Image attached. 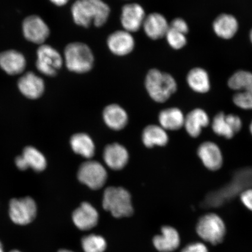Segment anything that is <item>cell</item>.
<instances>
[{"label":"cell","instance_id":"5","mask_svg":"<svg viewBox=\"0 0 252 252\" xmlns=\"http://www.w3.org/2000/svg\"><path fill=\"white\" fill-rule=\"evenodd\" d=\"M196 232L204 242L213 245H217L225 238L226 228L224 220L218 214L208 213L198 220Z\"/></svg>","mask_w":252,"mask_h":252},{"label":"cell","instance_id":"13","mask_svg":"<svg viewBox=\"0 0 252 252\" xmlns=\"http://www.w3.org/2000/svg\"><path fill=\"white\" fill-rule=\"evenodd\" d=\"M106 45L113 55L124 57L133 52L135 40L133 33L122 29L110 33L107 37Z\"/></svg>","mask_w":252,"mask_h":252},{"label":"cell","instance_id":"37","mask_svg":"<svg viewBox=\"0 0 252 252\" xmlns=\"http://www.w3.org/2000/svg\"><path fill=\"white\" fill-rule=\"evenodd\" d=\"M250 40H251V42L252 43V29H251V30L250 31Z\"/></svg>","mask_w":252,"mask_h":252},{"label":"cell","instance_id":"17","mask_svg":"<svg viewBox=\"0 0 252 252\" xmlns=\"http://www.w3.org/2000/svg\"><path fill=\"white\" fill-rule=\"evenodd\" d=\"M72 217L74 224L78 229L87 231L97 225L99 214L92 205L84 202L75 210Z\"/></svg>","mask_w":252,"mask_h":252},{"label":"cell","instance_id":"8","mask_svg":"<svg viewBox=\"0 0 252 252\" xmlns=\"http://www.w3.org/2000/svg\"><path fill=\"white\" fill-rule=\"evenodd\" d=\"M108 178L104 166L100 162L89 160L81 164L78 172V179L82 184L93 190L103 187Z\"/></svg>","mask_w":252,"mask_h":252},{"label":"cell","instance_id":"35","mask_svg":"<svg viewBox=\"0 0 252 252\" xmlns=\"http://www.w3.org/2000/svg\"><path fill=\"white\" fill-rule=\"evenodd\" d=\"M50 1H51L53 4L62 7V6L67 4L69 0H50Z\"/></svg>","mask_w":252,"mask_h":252},{"label":"cell","instance_id":"23","mask_svg":"<svg viewBox=\"0 0 252 252\" xmlns=\"http://www.w3.org/2000/svg\"><path fill=\"white\" fill-rule=\"evenodd\" d=\"M104 121L112 130H121L128 122V115L126 110L117 104L107 106L103 112Z\"/></svg>","mask_w":252,"mask_h":252},{"label":"cell","instance_id":"38","mask_svg":"<svg viewBox=\"0 0 252 252\" xmlns=\"http://www.w3.org/2000/svg\"><path fill=\"white\" fill-rule=\"evenodd\" d=\"M0 252H4V251H3L2 245L1 242H0Z\"/></svg>","mask_w":252,"mask_h":252},{"label":"cell","instance_id":"9","mask_svg":"<svg viewBox=\"0 0 252 252\" xmlns=\"http://www.w3.org/2000/svg\"><path fill=\"white\" fill-rule=\"evenodd\" d=\"M9 217L16 224H29L36 218L37 206L30 197L14 198L9 203Z\"/></svg>","mask_w":252,"mask_h":252},{"label":"cell","instance_id":"32","mask_svg":"<svg viewBox=\"0 0 252 252\" xmlns=\"http://www.w3.org/2000/svg\"><path fill=\"white\" fill-rule=\"evenodd\" d=\"M239 199L246 209L252 213V187L242 190L239 194Z\"/></svg>","mask_w":252,"mask_h":252},{"label":"cell","instance_id":"18","mask_svg":"<svg viewBox=\"0 0 252 252\" xmlns=\"http://www.w3.org/2000/svg\"><path fill=\"white\" fill-rule=\"evenodd\" d=\"M18 86L25 96L32 99L39 98L45 90L43 79L32 72H27L20 78Z\"/></svg>","mask_w":252,"mask_h":252},{"label":"cell","instance_id":"31","mask_svg":"<svg viewBox=\"0 0 252 252\" xmlns=\"http://www.w3.org/2000/svg\"><path fill=\"white\" fill-rule=\"evenodd\" d=\"M169 27L187 35L189 31L187 22L182 18H176L169 23Z\"/></svg>","mask_w":252,"mask_h":252},{"label":"cell","instance_id":"36","mask_svg":"<svg viewBox=\"0 0 252 252\" xmlns=\"http://www.w3.org/2000/svg\"><path fill=\"white\" fill-rule=\"evenodd\" d=\"M249 131L252 137V120L250 122V126H249Z\"/></svg>","mask_w":252,"mask_h":252},{"label":"cell","instance_id":"27","mask_svg":"<svg viewBox=\"0 0 252 252\" xmlns=\"http://www.w3.org/2000/svg\"><path fill=\"white\" fill-rule=\"evenodd\" d=\"M70 144L74 152L86 158H91L94 154L95 147L92 138L87 134L78 133L72 135Z\"/></svg>","mask_w":252,"mask_h":252},{"label":"cell","instance_id":"7","mask_svg":"<svg viewBox=\"0 0 252 252\" xmlns=\"http://www.w3.org/2000/svg\"><path fill=\"white\" fill-rule=\"evenodd\" d=\"M210 127L217 136L231 140L240 133L244 122L238 115L219 112L211 120Z\"/></svg>","mask_w":252,"mask_h":252},{"label":"cell","instance_id":"14","mask_svg":"<svg viewBox=\"0 0 252 252\" xmlns=\"http://www.w3.org/2000/svg\"><path fill=\"white\" fill-rule=\"evenodd\" d=\"M23 29L25 38L36 44H42L50 34L48 26L37 15H31L25 18Z\"/></svg>","mask_w":252,"mask_h":252},{"label":"cell","instance_id":"10","mask_svg":"<svg viewBox=\"0 0 252 252\" xmlns=\"http://www.w3.org/2000/svg\"><path fill=\"white\" fill-rule=\"evenodd\" d=\"M37 56V70L47 76H55L64 63V60L58 51L47 45H42L39 47Z\"/></svg>","mask_w":252,"mask_h":252},{"label":"cell","instance_id":"12","mask_svg":"<svg viewBox=\"0 0 252 252\" xmlns=\"http://www.w3.org/2000/svg\"><path fill=\"white\" fill-rule=\"evenodd\" d=\"M146 16L144 7L138 3L125 4L122 8L120 18L123 30L131 33L136 32L143 27Z\"/></svg>","mask_w":252,"mask_h":252},{"label":"cell","instance_id":"26","mask_svg":"<svg viewBox=\"0 0 252 252\" xmlns=\"http://www.w3.org/2000/svg\"><path fill=\"white\" fill-rule=\"evenodd\" d=\"M142 140L148 148L165 146L168 143L169 137L161 126L150 125L145 128L142 134Z\"/></svg>","mask_w":252,"mask_h":252},{"label":"cell","instance_id":"15","mask_svg":"<svg viewBox=\"0 0 252 252\" xmlns=\"http://www.w3.org/2000/svg\"><path fill=\"white\" fill-rule=\"evenodd\" d=\"M210 116L204 109L194 108L185 116L184 127L189 136L193 138L199 137L205 128L211 124Z\"/></svg>","mask_w":252,"mask_h":252},{"label":"cell","instance_id":"39","mask_svg":"<svg viewBox=\"0 0 252 252\" xmlns=\"http://www.w3.org/2000/svg\"><path fill=\"white\" fill-rule=\"evenodd\" d=\"M59 252H72L68 251V250H62L59 251Z\"/></svg>","mask_w":252,"mask_h":252},{"label":"cell","instance_id":"24","mask_svg":"<svg viewBox=\"0 0 252 252\" xmlns=\"http://www.w3.org/2000/svg\"><path fill=\"white\" fill-rule=\"evenodd\" d=\"M187 82L189 88L197 94H207L211 90L209 74L203 68L191 69L187 74Z\"/></svg>","mask_w":252,"mask_h":252},{"label":"cell","instance_id":"19","mask_svg":"<svg viewBox=\"0 0 252 252\" xmlns=\"http://www.w3.org/2000/svg\"><path fill=\"white\" fill-rule=\"evenodd\" d=\"M103 157L106 165L116 171L124 168L129 158L127 149L118 143L107 146L104 150Z\"/></svg>","mask_w":252,"mask_h":252},{"label":"cell","instance_id":"34","mask_svg":"<svg viewBox=\"0 0 252 252\" xmlns=\"http://www.w3.org/2000/svg\"><path fill=\"white\" fill-rule=\"evenodd\" d=\"M15 163L16 165L18 167V168L22 170V171H24V170H26L29 168L27 164L26 160L25 159L23 156L16 158Z\"/></svg>","mask_w":252,"mask_h":252},{"label":"cell","instance_id":"30","mask_svg":"<svg viewBox=\"0 0 252 252\" xmlns=\"http://www.w3.org/2000/svg\"><path fill=\"white\" fill-rule=\"evenodd\" d=\"M165 38L172 49L181 50L187 45L188 39L186 34L169 27Z\"/></svg>","mask_w":252,"mask_h":252},{"label":"cell","instance_id":"25","mask_svg":"<svg viewBox=\"0 0 252 252\" xmlns=\"http://www.w3.org/2000/svg\"><path fill=\"white\" fill-rule=\"evenodd\" d=\"M185 119L184 113L178 108L163 110L159 115L160 125L166 131H176L184 127Z\"/></svg>","mask_w":252,"mask_h":252},{"label":"cell","instance_id":"29","mask_svg":"<svg viewBox=\"0 0 252 252\" xmlns=\"http://www.w3.org/2000/svg\"><path fill=\"white\" fill-rule=\"evenodd\" d=\"M82 247L85 252H103L106 248V242L102 236L90 235L82 239Z\"/></svg>","mask_w":252,"mask_h":252},{"label":"cell","instance_id":"20","mask_svg":"<svg viewBox=\"0 0 252 252\" xmlns=\"http://www.w3.org/2000/svg\"><path fill=\"white\" fill-rule=\"evenodd\" d=\"M213 29L216 35L225 40L233 38L239 30V23L234 15L221 14L214 20Z\"/></svg>","mask_w":252,"mask_h":252},{"label":"cell","instance_id":"21","mask_svg":"<svg viewBox=\"0 0 252 252\" xmlns=\"http://www.w3.org/2000/svg\"><path fill=\"white\" fill-rule=\"evenodd\" d=\"M26 67V60L20 52L10 50L0 54V67L9 75L22 73Z\"/></svg>","mask_w":252,"mask_h":252},{"label":"cell","instance_id":"2","mask_svg":"<svg viewBox=\"0 0 252 252\" xmlns=\"http://www.w3.org/2000/svg\"><path fill=\"white\" fill-rule=\"evenodd\" d=\"M145 87L151 99L157 102L163 103L176 92L178 83L168 72L152 68L148 71L145 78Z\"/></svg>","mask_w":252,"mask_h":252},{"label":"cell","instance_id":"33","mask_svg":"<svg viewBox=\"0 0 252 252\" xmlns=\"http://www.w3.org/2000/svg\"><path fill=\"white\" fill-rule=\"evenodd\" d=\"M181 252H209L207 246L202 242H197L189 244Z\"/></svg>","mask_w":252,"mask_h":252},{"label":"cell","instance_id":"3","mask_svg":"<svg viewBox=\"0 0 252 252\" xmlns=\"http://www.w3.org/2000/svg\"><path fill=\"white\" fill-rule=\"evenodd\" d=\"M64 62L68 70L77 74H85L93 70L94 56L87 44L75 42L66 46Z\"/></svg>","mask_w":252,"mask_h":252},{"label":"cell","instance_id":"1","mask_svg":"<svg viewBox=\"0 0 252 252\" xmlns=\"http://www.w3.org/2000/svg\"><path fill=\"white\" fill-rule=\"evenodd\" d=\"M71 12L74 23L78 26L87 28L93 24L100 28L108 22L111 9L103 0H77Z\"/></svg>","mask_w":252,"mask_h":252},{"label":"cell","instance_id":"6","mask_svg":"<svg viewBox=\"0 0 252 252\" xmlns=\"http://www.w3.org/2000/svg\"><path fill=\"white\" fill-rule=\"evenodd\" d=\"M104 209L116 218L130 217L133 213L131 195L123 188L109 187L104 191Z\"/></svg>","mask_w":252,"mask_h":252},{"label":"cell","instance_id":"11","mask_svg":"<svg viewBox=\"0 0 252 252\" xmlns=\"http://www.w3.org/2000/svg\"><path fill=\"white\" fill-rule=\"evenodd\" d=\"M197 155L204 168L211 172L220 171L224 163L221 149L213 141H204L200 143L197 147Z\"/></svg>","mask_w":252,"mask_h":252},{"label":"cell","instance_id":"40","mask_svg":"<svg viewBox=\"0 0 252 252\" xmlns=\"http://www.w3.org/2000/svg\"><path fill=\"white\" fill-rule=\"evenodd\" d=\"M11 252H21L18 251H15V250H14V251H11Z\"/></svg>","mask_w":252,"mask_h":252},{"label":"cell","instance_id":"22","mask_svg":"<svg viewBox=\"0 0 252 252\" xmlns=\"http://www.w3.org/2000/svg\"><path fill=\"white\" fill-rule=\"evenodd\" d=\"M153 244L157 250L160 252H171L180 245V236L174 228L165 226L162 228L161 235L154 238Z\"/></svg>","mask_w":252,"mask_h":252},{"label":"cell","instance_id":"16","mask_svg":"<svg viewBox=\"0 0 252 252\" xmlns=\"http://www.w3.org/2000/svg\"><path fill=\"white\" fill-rule=\"evenodd\" d=\"M169 28V23L165 16L156 12L147 15L142 27L146 35L153 40L165 37Z\"/></svg>","mask_w":252,"mask_h":252},{"label":"cell","instance_id":"28","mask_svg":"<svg viewBox=\"0 0 252 252\" xmlns=\"http://www.w3.org/2000/svg\"><path fill=\"white\" fill-rule=\"evenodd\" d=\"M23 156L26 160L29 168L36 172L43 171L46 168L47 162L45 157L33 147H27L23 151Z\"/></svg>","mask_w":252,"mask_h":252},{"label":"cell","instance_id":"4","mask_svg":"<svg viewBox=\"0 0 252 252\" xmlns=\"http://www.w3.org/2000/svg\"><path fill=\"white\" fill-rule=\"evenodd\" d=\"M228 86L234 91L232 102L238 108L252 110V72L239 70L228 80Z\"/></svg>","mask_w":252,"mask_h":252}]
</instances>
